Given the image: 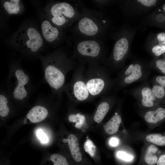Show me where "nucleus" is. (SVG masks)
I'll list each match as a JSON object with an SVG mask.
<instances>
[{
	"label": "nucleus",
	"mask_w": 165,
	"mask_h": 165,
	"mask_svg": "<svg viewBox=\"0 0 165 165\" xmlns=\"http://www.w3.org/2000/svg\"><path fill=\"white\" fill-rule=\"evenodd\" d=\"M156 163L157 165H165V153L160 156Z\"/></svg>",
	"instance_id": "33"
},
{
	"label": "nucleus",
	"mask_w": 165,
	"mask_h": 165,
	"mask_svg": "<svg viewBox=\"0 0 165 165\" xmlns=\"http://www.w3.org/2000/svg\"><path fill=\"white\" fill-rule=\"evenodd\" d=\"M135 33L134 29L123 27L117 29L113 33V48L103 64L110 71H119L125 66L130 55V46Z\"/></svg>",
	"instance_id": "5"
},
{
	"label": "nucleus",
	"mask_w": 165,
	"mask_h": 165,
	"mask_svg": "<svg viewBox=\"0 0 165 165\" xmlns=\"http://www.w3.org/2000/svg\"><path fill=\"white\" fill-rule=\"evenodd\" d=\"M150 83V81L148 80L134 88L126 90L125 92L132 96L141 108H149L160 106L162 103L154 95Z\"/></svg>",
	"instance_id": "11"
},
{
	"label": "nucleus",
	"mask_w": 165,
	"mask_h": 165,
	"mask_svg": "<svg viewBox=\"0 0 165 165\" xmlns=\"http://www.w3.org/2000/svg\"><path fill=\"white\" fill-rule=\"evenodd\" d=\"M41 34L46 41L55 46L61 44L66 38L64 31L53 25L41 11Z\"/></svg>",
	"instance_id": "12"
},
{
	"label": "nucleus",
	"mask_w": 165,
	"mask_h": 165,
	"mask_svg": "<svg viewBox=\"0 0 165 165\" xmlns=\"http://www.w3.org/2000/svg\"><path fill=\"white\" fill-rule=\"evenodd\" d=\"M53 96L51 94L47 97H41L37 99V104L32 108L26 115V118L32 123L41 122L48 116L49 112L46 106Z\"/></svg>",
	"instance_id": "13"
},
{
	"label": "nucleus",
	"mask_w": 165,
	"mask_h": 165,
	"mask_svg": "<svg viewBox=\"0 0 165 165\" xmlns=\"http://www.w3.org/2000/svg\"><path fill=\"white\" fill-rule=\"evenodd\" d=\"M92 2L96 6L99 7L103 8L112 2L109 0H92Z\"/></svg>",
	"instance_id": "32"
},
{
	"label": "nucleus",
	"mask_w": 165,
	"mask_h": 165,
	"mask_svg": "<svg viewBox=\"0 0 165 165\" xmlns=\"http://www.w3.org/2000/svg\"><path fill=\"white\" fill-rule=\"evenodd\" d=\"M151 69L149 62L140 59L133 60L118 71L113 79V91L117 92L134 83L148 80Z\"/></svg>",
	"instance_id": "9"
},
{
	"label": "nucleus",
	"mask_w": 165,
	"mask_h": 165,
	"mask_svg": "<svg viewBox=\"0 0 165 165\" xmlns=\"http://www.w3.org/2000/svg\"><path fill=\"white\" fill-rule=\"evenodd\" d=\"M50 159L53 163L54 165H68L66 159L61 155L53 154L51 155Z\"/></svg>",
	"instance_id": "27"
},
{
	"label": "nucleus",
	"mask_w": 165,
	"mask_h": 165,
	"mask_svg": "<svg viewBox=\"0 0 165 165\" xmlns=\"http://www.w3.org/2000/svg\"><path fill=\"white\" fill-rule=\"evenodd\" d=\"M12 100L7 91L1 90L0 93V116L2 118L6 117L10 112Z\"/></svg>",
	"instance_id": "18"
},
{
	"label": "nucleus",
	"mask_w": 165,
	"mask_h": 165,
	"mask_svg": "<svg viewBox=\"0 0 165 165\" xmlns=\"http://www.w3.org/2000/svg\"><path fill=\"white\" fill-rule=\"evenodd\" d=\"M73 51L71 58L80 59L86 63L103 64L106 59L108 50L105 41L96 39L74 38Z\"/></svg>",
	"instance_id": "8"
},
{
	"label": "nucleus",
	"mask_w": 165,
	"mask_h": 165,
	"mask_svg": "<svg viewBox=\"0 0 165 165\" xmlns=\"http://www.w3.org/2000/svg\"><path fill=\"white\" fill-rule=\"evenodd\" d=\"M147 20L148 24L165 28V14L160 8L149 16Z\"/></svg>",
	"instance_id": "21"
},
{
	"label": "nucleus",
	"mask_w": 165,
	"mask_h": 165,
	"mask_svg": "<svg viewBox=\"0 0 165 165\" xmlns=\"http://www.w3.org/2000/svg\"><path fill=\"white\" fill-rule=\"evenodd\" d=\"M36 135L38 139L42 143H46L48 141L47 136L41 129H39L37 130Z\"/></svg>",
	"instance_id": "31"
},
{
	"label": "nucleus",
	"mask_w": 165,
	"mask_h": 165,
	"mask_svg": "<svg viewBox=\"0 0 165 165\" xmlns=\"http://www.w3.org/2000/svg\"><path fill=\"white\" fill-rule=\"evenodd\" d=\"M141 111L144 119L149 124H156L165 119V108L159 106Z\"/></svg>",
	"instance_id": "16"
},
{
	"label": "nucleus",
	"mask_w": 165,
	"mask_h": 165,
	"mask_svg": "<svg viewBox=\"0 0 165 165\" xmlns=\"http://www.w3.org/2000/svg\"><path fill=\"white\" fill-rule=\"evenodd\" d=\"M116 155L119 158L127 162L132 161L133 158L132 156L123 151L118 152Z\"/></svg>",
	"instance_id": "30"
},
{
	"label": "nucleus",
	"mask_w": 165,
	"mask_h": 165,
	"mask_svg": "<svg viewBox=\"0 0 165 165\" xmlns=\"http://www.w3.org/2000/svg\"><path fill=\"white\" fill-rule=\"evenodd\" d=\"M68 119L70 122L75 123V126L76 128H80L85 123L86 118L84 115L77 113L70 114Z\"/></svg>",
	"instance_id": "25"
},
{
	"label": "nucleus",
	"mask_w": 165,
	"mask_h": 165,
	"mask_svg": "<svg viewBox=\"0 0 165 165\" xmlns=\"http://www.w3.org/2000/svg\"><path fill=\"white\" fill-rule=\"evenodd\" d=\"M84 148L85 151L91 157L94 156L96 151L95 146L91 140L87 139L85 142Z\"/></svg>",
	"instance_id": "28"
},
{
	"label": "nucleus",
	"mask_w": 165,
	"mask_h": 165,
	"mask_svg": "<svg viewBox=\"0 0 165 165\" xmlns=\"http://www.w3.org/2000/svg\"><path fill=\"white\" fill-rule=\"evenodd\" d=\"M68 142L73 158L77 162H80L82 156L76 137L73 134H70L68 138Z\"/></svg>",
	"instance_id": "19"
},
{
	"label": "nucleus",
	"mask_w": 165,
	"mask_h": 165,
	"mask_svg": "<svg viewBox=\"0 0 165 165\" xmlns=\"http://www.w3.org/2000/svg\"><path fill=\"white\" fill-rule=\"evenodd\" d=\"M149 63L151 68L165 75V53L160 57L153 58Z\"/></svg>",
	"instance_id": "23"
},
{
	"label": "nucleus",
	"mask_w": 165,
	"mask_h": 165,
	"mask_svg": "<svg viewBox=\"0 0 165 165\" xmlns=\"http://www.w3.org/2000/svg\"><path fill=\"white\" fill-rule=\"evenodd\" d=\"M158 150V148L153 145H151L148 147L144 156V160L147 164L154 165L157 163L158 158L156 153Z\"/></svg>",
	"instance_id": "22"
},
{
	"label": "nucleus",
	"mask_w": 165,
	"mask_h": 165,
	"mask_svg": "<svg viewBox=\"0 0 165 165\" xmlns=\"http://www.w3.org/2000/svg\"><path fill=\"white\" fill-rule=\"evenodd\" d=\"M117 100L114 95L101 96L94 116V120L97 123L102 121L109 112L111 106L117 102Z\"/></svg>",
	"instance_id": "15"
},
{
	"label": "nucleus",
	"mask_w": 165,
	"mask_h": 165,
	"mask_svg": "<svg viewBox=\"0 0 165 165\" xmlns=\"http://www.w3.org/2000/svg\"><path fill=\"white\" fill-rule=\"evenodd\" d=\"M160 8L165 14V2L162 5Z\"/></svg>",
	"instance_id": "35"
},
{
	"label": "nucleus",
	"mask_w": 165,
	"mask_h": 165,
	"mask_svg": "<svg viewBox=\"0 0 165 165\" xmlns=\"http://www.w3.org/2000/svg\"><path fill=\"white\" fill-rule=\"evenodd\" d=\"M44 39L38 29L32 24H26L12 35L9 45L29 58H38L44 45Z\"/></svg>",
	"instance_id": "4"
},
{
	"label": "nucleus",
	"mask_w": 165,
	"mask_h": 165,
	"mask_svg": "<svg viewBox=\"0 0 165 165\" xmlns=\"http://www.w3.org/2000/svg\"><path fill=\"white\" fill-rule=\"evenodd\" d=\"M2 5L5 11L10 15L21 14L24 9L23 2L19 0L4 1Z\"/></svg>",
	"instance_id": "17"
},
{
	"label": "nucleus",
	"mask_w": 165,
	"mask_h": 165,
	"mask_svg": "<svg viewBox=\"0 0 165 165\" xmlns=\"http://www.w3.org/2000/svg\"><path fill=\"white\" fill-rule=\"evenodd\" d=\"M119 143L118 139L116 138H112L110 140V145L113 147H116L118 145Z\"/></svg>",
	"instance_id": "34"
},
{
	"label": "nucleus",
	"mask_w": 165,
	"mask_h": 165,
	"mask_svg": "<svg viewBox=\"0 0 165 165\" xmlns=\"http://www.w3.org/2000/svg\"><path fill=\"white\" fill-rule=\"evenodd\" d=\"M151 83L158 84L165 88V75H156L150 80Z\"/></svg>",
	"instance_id": "29"
},
{
	"label": "nucleus",
	"mask_w": 165,
	"mask_h": 165,
	"mask_svg": "<svg viewBox=\"0 0 165 165\" xmlns=\"http://www.w3.org/2000/svg\"><path fill=\"white\" fill-rule=\"evenodd\" d=\"M7 91L16 103L23 104L28 101L33 90L30 78L22 67L20 61H11L6 78Z\"/></svg>",
	"instance_id": "3"
},
{
	"label": "nucleus",
	"mask_w": 165,
	"mask_h": 165,
	"mask_svg": "<svg viewBox=\"0 0 165 165\" xmlns=\"http://www.w3.org/2000/svg\"><path fill=\"white\" fill-rule=\"evenodd\" d=\"M43 11L53 25L64 31L78 21L81 16L78 1L75 5L52 1L47 4Z\"/></svg>",
	"instance_id": "7"
},
{
	"label": "nucleus",
	"mask_w": 165,
	"mask_h": 165,
	"mask_svg": "<svg viewBox=\"0 0 165 165\" xmlns=\"http://www.w3.org/2000/svg\"><path fill=\"white\" fill-rule=\"evenodd\" d=\"M146 44V50L153 58L160 57L165 53V32L151 34Z\"/></svg>",
	"instance_id": "14"
},
{
	"label": "nucleus",
	"mask_w": 165,
	"mask_h": 165,
	"mask_svg": "<svg viewBox=\"0 0 165 165\" xmlns=\"http://www.w3.org/2000/svg\"><path fill=\"white\" fill-rule=\"evenodd\" d=\"M122 122V118L119 114L116 112L106 123L104 127L105 131L109 134L116 133Z\"/></svg>",
	"instance_id": "20"
},
{
	"label": "nucleus",
	"mask_w": 165,
	"mask_h": 165,
	"mask_svg": "<svg viewBox=\"0 0 165 165\" xmlns=\"http://www.w3.org/2000/svg\"><path fill=\"white\" fill-rule=\"evenodd\" d=\"M146 140L154 145L160 146H165V136L159 134H152L147 135Z\"/></svg>",
	"instance_id": "24"
},
{
	"label": "nucleus",
	"mask_w": 165,
	"mask_h": 165,
	"mask_svg": "<svg viewBox=\"0 0 165 165\" xmlns=\"http://www.w3.org/2000/svg\"><path fill=\"white\" fill-rule=\"evenodd\" d=\"M152 84V89L155 97L162 103L165 102V88L154 83Z\"/></svg>",
	"instance_id": "26"
},
{
	"label": "nucleus",
	"mask_w": 165,
	"mask_h": 165,
	"mask_svg": "<svg viewBox=\"0 0 165 165\" xmlns=\"http://www.w3.org/2000/svg\"><path fill=\"white\" fill-rule=\"evenodd\" d=\"M81 17L72 28L74 38L96 39L105 42L109 31V18L102 11L89 9L78 1Z\"/></svg>",
	"instance_id": "2"
},
{
	"label": "nucleus",
	"mask_w": 165,
	"mask_h": 165,
	"mask_svg": "<svg viewBox=\"0 0 165 165\" xmlns=\"http://www.w3.org/2000/svg\"><path fill=\"white\" fill-rule=\"evenodd\" d=\"M64 49L59 48L45 56L38 57L42 63L44 82L51 88V94L60 101L62 100L66 76L78 63Z\"/></svg>",
	"instance_id": "1"
},
{
	"label": "nucleus",
	"mask_w": 165,
	"mask_h": 165,
	"mask_svg": "<svg viewBox=\"0 0 165 165\" xmlns=\"http://www.w3.org/2000/svg\"><path fill=\"white\" fill-rule=\"evenodd\" d=\"M110 71L105 65L97 63L88 64L84 72L87 89L94 99L99 96L109 95L114 87Z\"/></svg>",
	"instance_id": "6"
},
{
	"label": "nucleus",
	"mask_w": 165,
	"mask_h": 165,
	"mask_svg": "<svg viewBox=\"0 0 165 165\" xmlns=\"http://www.w3.org/2000/svg\"><path fill=\"white\" fill-rule=\"evenodd\" d=\"M77 60L78 64L74 70L71 80L63 88L69 103L72 104L94 99L87 89L84 78L86 63L81 59Z\"/></svg>",
	"instance_id": "10"
}]
</instances>
